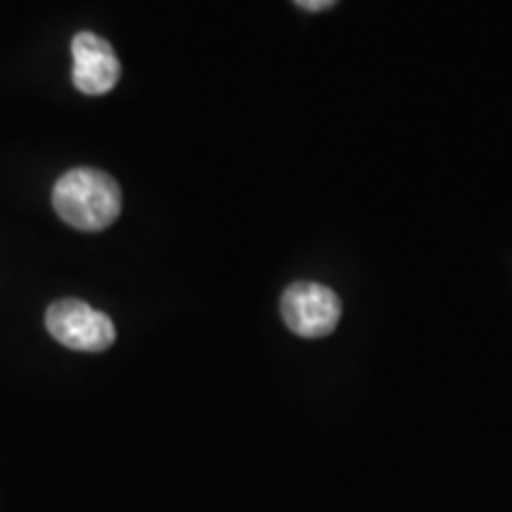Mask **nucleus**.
Returning a JSON list of instances; mask_svg holds the SVG:
<instances>
[{
	"instance_id": "obj_5",
	"label": "nucleus",
	"mask_w": 512,
	"mask_h": 512,
	"mask_svg": "<svg viewBox=\"0 0 512 512\" xmlns=\"http://www.w3.org/2000/svg\"><path fill=\"white\" fill-rule=\"evenodd\" d=\"M294 3L299 5V8L309 10V12H320V10H328L332 5L337 3V0H294Z\"/></svg>"
},
{
	"instance_id": "obj_4",
	"label": "nucleus",
	"mask_w": 512,
	"mask_h": 512,
	"mask_svg": "<svg viewBox=\"0 0 512 512\" xmlns=\"http://www.w3.org/2000/svg\"><path fill=\"white\" fill-rule=\"evenodd\" d=\"M72 81L83 95H105L119 83L121 62L105 38L81 31L72 38Z\"/></svg>"
},
{
	"instance_id": "obj_1",
	"label": "nucleus",
	"mask_w": 512,
	"mask_h": 512,
	"mask_svg": "<svg viewBox=\"0 0 512 512\" xmlns=\"http://www.w3.org/2000/svg\"><path fill=\"white\" fill-rule=\"evenodd\" d=\"M121 188L110 174L93 166H76L57 178L53 207L64 223L86 233L110 228L121 214Z\"/></svg>"
},
{
	"instance_id": "obj_3",
	"label": "nucleus",
	"mask_w": 512,
	"mask_h": 512,
	"mask_svg": "<svg viewBox=\"0 0 512 512\" xmlns=\"http://www.w3.org/2000/svg\"><path fill=\"white\" fill-rule=\"evenodd\" d=\"M280 313L294 335L318 339L330 335L342 316V304L330 287L318 283H294L280 299Z\"/></svg>"
},
{
	"instance_id": "obj_2",
	"label": "nucleus",
	"mask_w": 512,
	"mask_h": 512,
	"mask_svg": "<svg viewBox=\"0 0 512 512\" xmlns=\"http://www.w3.org/2000/svg\"><path fill=\"white\" fill-rule=\"evenodd\" d=\"M46 328L62 347L88 351V354H100V351L110 349L117 339L112 318L102 311H95L81 299H60V302L50 304Z\"/></svg>"
}]
</instances>
